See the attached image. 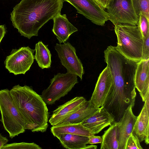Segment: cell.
<instances>
[{"label":"cell","mask_w":149,"mask_h":149,"mask_svg":"<svg viewBox=\"0 0 149 149\" xmlns=\"http://www.w3.org/2000/svg\"><path fill=\"white\" fill-rule=\"evenodd\" d=\"M135 13L139 17L140 13L149 20V0H132Z\"/></svg>","instance_id":"cell-22"},{"label":"cell","mask_w":149,"mask_h":149,"mask_svg":"<svg viewBox=\"0 0 149 149\" xmlns=\"http://www.w3.org/2000/svg\"><path fill=\"white\" fill-rule=\"evenodd\" d=\"M149 58V34L143 39L142 59Z\"/></svg>","instance_id":"cell-26"},{"label":"cell","mask_w":149,"mask_h":149,"mask_svg":"<svg viewBox=\"0 0 149 149\" xmlns=\"http://www.w3.org/2000/svg\"><path fill=\"white\" fill-rule=\"evenodd\" d=\"M35 51L29 46L13 49L4 61L5 68L15 75L25 74L33 62Z\"/></svg>","instance_id":"cell-7"},{"label":"cell","mask_w":149,"mask_h":149,"mask_svg":"<svg viewBox=\"0 0 149 149\" xmlns=\"http://www.w3.org/2000/svg\"><path fill=\"white\" fill-rule=\"evenodd\" d=\"M6 28L5 25H0V43L6 32Z\"/></svg>","instance_id":"cell-30"},{"label":"cell","mask_w":149,"mask_h":149,"mask_svg":"<svg viewBox=\"0 0 149 149\" xmlns=\"http://www.w3.org/2000/svg\"><path fill=\"white\" fill-rule=\"evenodd\" d=\"M106 9L109 20L115 25L138 26L139 17L132 0H111Z\"/></svg>","instance_id":"cell-6"},{"label":"cell","mask_w":149,"mask_h":149,"mask_svg":"<svg viewBox=\"0 0 149 149\" xmlns=\"http://www.w3.org/2000/svg\"><path fill=\"white\" fill-rule=\"evenodd\" d=\"M113 83L112 76L107 66L100 74L90 100L95 107L102 106Z\"/></svg>","instance_id":"cell-10"},{"label":"cell","mask_w":149,"mask_h":149,"mask_svg":"<svg viewBox=\"0 0 149 149\" xmlns=\"http://www.w3.org/2000/svg\"><path fill=\"white\" fill-rule=\"evenodd\" d=\"M114 122L113 118L102 107L92 115L82 122L81 124L92 133H99L105 127Z\"/></svg>","instance_id":"cell-12"},{"label":"cell","mask_w":149,"mask_h":149,"mask_svg":"<svg viewBox=\"0 0 149 149\" xmlns=\"http://www.w3.org/2000/svg\"><path fill=\"white\" fill-rule=\"evenodd\" d=\"M97 146L95 145H86L83 149H96L97 148Z\"/></svg>","instance_id":"cell-31"},{"label":"cell","mask_w":149,"mask_h":149,"mask_svg":"<svg viewBox=\"0 0 149 149\" xmlns=\"http://www.w3.org/2000/svg\"><path fill=\"white\" fill-rule=\"evenodd\" d=\"M48 46V45H45L41 41H39L35 45L34 59L42 69L51 67V54Z\"/></svg>","instance_id":"cell-20"},{"label":"cell","mask_w":149,"mask_h":149,"mask_svg":"<svg viewBox=\"0 0 149 149\" xmlns=\"http://www.w3.org/2000/svg\"><path fill=\"white\" fill-rule=\"evenodd\" d=\"M8 140L6 137L3 136L0 133V149L7 144Z\"/></svg>","instance_id":"cell-29"},{"label":"cell","mask_w":149,"mask_h":149,"mask_svg":"<svg viewBox=\"0 0 149 149\" xmlns=\"http://www.w3.org/2000/svg\"><path fill=\"white\" fill-rule=\"evenodd\" d=\"M55 49L62 65L68 72L76 74L81 80L84 74L82 63L76 54L75 47L69 42L56 43Z\"/></svg>","instance_id":"cell-9"},{"label":"cell","mask_w":149,"mask_h":149,"mask_svg":"<svg viewBox=\"0 0 149 149\" xmlns=\"http://www.w3.org/2000/svg\"><path fill=\"white\" fill-rule=\"evenodd\" d=\"M52 19L54 24L52 31L60 44L65 42L71 34L78 31L69 21L65 14L59 13Z\"/></svg>","instance_id":"cell-15"},{"label":"cell","mask_w":149,"mask_h":149,"mask_svg":"<svg viewBox=\"0 0 149 149\" xmlns=\"http://www.w3.org/2000/svg\"><path fill=\"white\" fill-rule=\"evenodd\" d=\"M13 102L24 119L26 130L33 132L46 131L49 113L41 96L31 87L15 85L10 90Z\"/></svg>","instance_id":"cell-2"},{"label":"cell","mask_w":149,"mask_h":149,"mask_svg":"<svg viewBox=\"0 0 149 149\" xmlns=\"http://www.w3.org/2000/svg\"><path fill=\"white\" fill-rule=\"evenodd\" d=\"M117 129L116 123L114 122L104 131L102 136V141L101 145V149H118Z\"/></svg>","instance_id":"cell-21"},{"label":"cell","mask_w":149,"mask_h":149,"mask_svg":"<svg viewBox=\"0 0 149 149\" xmlns=\"http://www.w3.org/2000/svg\"><path fill=\"white\" fill-rule=\"evenodd\" d=\"M132 108V107L130 106L125 111L120 120L116 122L118 149H125L126 141L132 133L136 120L137 116L134 114Z\"/></svg>","instance_id":"cell-11"},{"label":"cell","mask_w":149,"mask_h":149,"mask_svg":"<svg viewBox=\"0 0 149 149\" xmlns=\"http://www.w3.org/2000/svg\"><path fill=\"white\" fill-rule=\"evenodd\" d=\"M136 136L131 133L126 141L125 149H143Z\"/></svg>","instance_id":"cell-25"},{"label":"cell","mask_w":149,"mask_h":149,"mask_svg":"<svg viewBox=\"0 0 149 149\" xmlns=\"http://www.w3.org/2000/svg\"><path fill=\"white\" fill-rule=\"evenodd\" d=\"M149 111L145 103L141 111L137 116L132 133L138 139L140 142L145 141L149 143Z\"/></svg>","instance_id":"cell-17"},{"label":"cell","mask_w":149,"mask_h":149,"mask_svg":"<svg viewBox=\"0 0 149 149\" xmlns=\"http://www.w3.org/2000/svg\"><path fill=\"white\" fill-rule=\"evenodd\" d=\"M72 5L77 12L93 23L103 26L109 20L106 11L96 0H63Z\"/></svg>","instance_id":"cell-8"},{"label":"cell","mask_w":149,"mask_h":149,"mask_svg":"<svg viewBox=\"0 0 149 149\" xmlns=\"http://www.w3.org/2000/svg\"><path fill=\"white\" fill-rule=\"evenodd\" d=\"M56 137L64 147L68 149H83L89 139V137L69 134H60Z\"/></svg>","instance_id":"cell-18"},{"label":"cell","mask_w":149,"mask_h":149,"mask_svg":"<svg viewBox=\"0 0 149 149\" xmlns=\"http://www.w3.org/2000/svg\"><path fill=\"white\" fill-rule=\"evenodd\" d=\"M102 141V136H93L89 137L88 144H93L98 143H101Z\"/></svg>","instance_id":"cell-27"},{"label":"cell","mask_w":149,"mask_h":149,"mask_svg":"<svg viewBox=\"0 0 149 149\" xmlns=\"http://www.w3.org/2000/svg\"><path fill=\"white\" fill-rule=\"evenodd\" d=\"M149 20L143 14L140 13L139 14L138 26L143 39L146 38L149 34Z\"/></svg>","instance_id":"cell-24"},{"label":"cell","mask_w":149,"mask_h":149,"mask_svg":"<svg viewBox=\"0 0 149 149\" xmlns=\"http://www.w3.org/2000/svg\"><path fill=\"white\" fill-rule=\"evenodd\" d=\"M100 108L95 107L90 100H86L78 109L62 120L56 125L81 123L98 111Z\"/></svg>","instance_id":"cell-16"},{"label":"cell","mask_w":149,"mask_h":149,"mask_svg":"<svg viewBox=\"0 0 149 149\" xmlns=\"http://www.w3.org/2000/svg\"><path fill=\"white\" fill-rule=\"evenodd\" d=\"M51 132L54 136L61 134H69L88 137L95 135L84 127L81 123L53 126Z\"/></svg>","instance_id":"cell-19"},{"label":"cell","mask_w":149,"mask_h":149,"mask_svg":"<svg viewBox=\"0 0 149 149\" xmlns=\"http://www.w3.org/2000/svg\"><path fill=\"white\" fill-rule=\"evenodd\" d=\"M104 9H107L111 0H96Z\"/></svg>","instance_id":"cell-28"},{"label":"cell","mask_w":149,"mask_h":149,"mask_svg":"<svg viewBox=\"0 0 149 149\" xmlns=\"http://www.w3.org/2000/svg\"><path fill=\"white\" fill-rule=\"evenodd\" d=\"M42 149V148L34 143L24 142L7 144L1 149Z\"/></svg>","instance_id":"cell-23"},{"label":"cell","mask_w":149,"mask_h":149,"mask_svg":"<svg viewBox=\"0 0 149 149\" xmlns=\"http://www.w3.org/2000/svg\"><path fill=\"white\" fill-rule=\"evenodd\" d=\"M0 121L10 138L24 133L25 122L15 106L8 89L0 90Z\"/></svg>","instance_id":"cell-4"},{"label":"cell","mask_w":149,"mask_h":149,"mask_svg":"<svg viewBox=\"0 0 149 149\" xmlns=\"http://www.w3.org/2000/svg\"><path fill=\"white\" fill-rule=\"evenodd\" d=\"M86 100L83 97H76L58 106L53 111L49 120L51 125L54 126L67 116L77 110Z\"/></svg>","instance_id":"cell-14"},{"label":"cell","mask_w":149,"mask_h":149,"mask_svg":"<svg viewBox=\"0 0 149 149\" xmlns=\"http://www.w3.org/2000/svg\"><path fill=\"white\" fill-rule=\"evenodd\" d=\"M77 76L68 72L58 73L50 80L49 85L44 90L40 95L45 103L54 104L70 92L78 82Z\"/></svg>","instance_id":"cell-5"},{"label":"cell","mask_w":149,"mask_h":149,"mask_svg":"<svg viewBox=\"0 0 149 149\" xmlns=\"http://www.w3.org/2000/svg\"><path fill=\"white\" fill-rule=\"evenodd\" d=\"M149 58L137 63L134 83L143 102L149 99Z\"/></svg>","instance_id":"cell-13"},{"label":"cell","mask_w":149,"mask_h":149,"mask_svg":"<svg viewBox=\"0 0 149 149\" xmlns=\"http://www.w3.org/2000/svg\"></svg>","instance_id":"cell-32"},{"label":"cell","mask_w":149,"mask_h":149,"mask_svg":"<svg viewBox=\"0 0 149 149\" xmlns=\"http://www.w3.org/2000/svg\"><path fill=\"white\" fill-rule=\"evenodd\" d=\"M63 0H21L10 13L12 25L21 35L30 39L40 29L61 13Z\"/></svg>","instance_id":"cell-1"},{"label":"cell","mask_w":149,"mask_h":149,"mask_svg":"<svg viewBox=\"0 0 149 149\" xmlns=\"http://www.w3.org/2000/svg\"><path fill=\"white\" fill-rule=\"evenodd\" d=\"M116 49L127 58L138 63L142 59L143 39L138 26L116 25Z\"/></svg>","instance_id":"cell-3"}]
</instances>
